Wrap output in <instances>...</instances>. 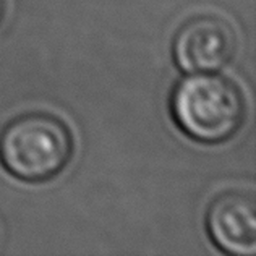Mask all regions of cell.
<instances>
[{"label": "cell", "instance_id": "2", "mask_svg": "<svg viewBox=\"0 0 256 256\" xmlns=\"http://www.w3.org/2000/svg\"><path fill=\"white\" fill-rule=\"evenodd\" d=\"M72 154L68 126L47 112L23 114L0 133V162L23 182L39 184L54 178L70 162Z\"/></svg>", "mask_w": 256, "mask_h": 256}, {"label": "cell", "instance_id": "5", "mask_svg": "<svg viewBox=\"0 0 256 256\" xmlns=\"http://www.w3.org/2000/svg\"><path fill=\"white\" fill-rule=\"evenodd\" d=\"M4 15H5V0H0V22H2Z\"/></svg>", "mask_w": 256, "mask_h": 256}, {"label": "cell", "instance_id": "1", "mask_svg": "<svg viewBox=\"0 0 256 256\" xmlns=\"http://www.w3.org/2000/svg\"><path fill=\"white\" fill-rule=\"evenodd\" d=\"M174 122L188 138L204 144L230 140L245 118L244 94L230 80L211 73H190L170 96Z\"/></svg>", "mask_w": 256, "mask_h": 256}, {"label": "cell", "instance_id": "4", "mask_svg": "<svg viewBox=\"0 0 256 256\" xmlns=\"http://www.w3.org/2000/svg\"><path fill=\"white\" fill-rule=\"evenodd\" d=\"M206 230L214 245L232 256L256 253V204L252 194L226 192L206 212Z\"/></svg>", "mask_w": 256, "mask_h": 256}, {"label": "cell", "instance_id": "3", "mask_svg": "<svg viewBox=\"0 0 256 256\" xmlns=\"http://www.w3.org/2000/svg\"><path fill=\"white\" fill-rule=\"evenodd\" d=\"M237 49V36L226 20L216 15H196L175 32L172 56L185 73L218 72L230 62Z\"/></svg>", "mask_w": 256, "mask_h": 256}]
</instances>
